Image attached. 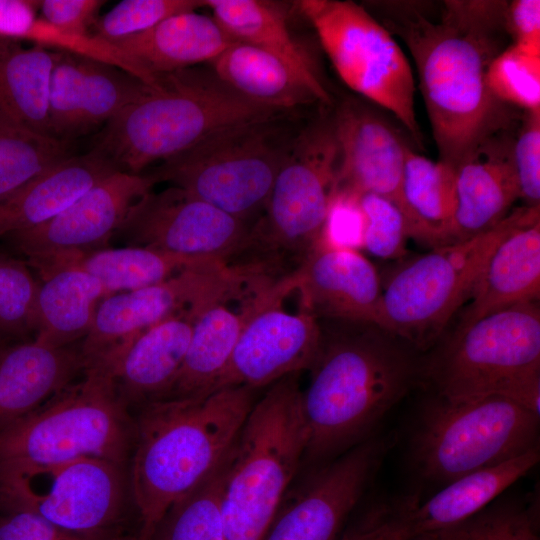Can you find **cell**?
Returning a JSON list of instances; mask_svg holds the SVG:
<instances>
[{
    "label": "cell",
    "instance_id": "43",
    "mask_svg": "<svg viewBox=\"0 0 540 540\" xmlns=\"http://www.w3.org/2000/svg\"><path fill=\"white\" fill-rule=\"evenodd\" d=\"M85 59L61 52L54 66L48 104L49 132L54 138L77 133V93L84 73Z\"/></svg>",
    "mask_w": 540,
    "mask_h": 540
},
{
    "label": "cell",
    "instance_id": "22",
    "mask_svg": "<svg viewBox=\"0 0 540 540\" xmlns=\"http://www.w3.org/2000/svg\"><path fill=\"white\" fill-rule=\"evenodd\" d=\"M510 127L485 138L455 167L451 244L493 229L520 198Z\"/></svg>",
    "mask_w": 540,
    "mask_h": 540
},
{
    "label": "cell",
    "instance_id": "50",
    "mask_svg": "<svg viewBox=\"0 0 540 540\" xmlns=\"http://www.w3.org/2000/svg\"><path fill=\"white\" fill-rule=\"evenodd\" d=\"M77 540H92V539H88V538H83V537H79Z\"/></svg>",
    "mask_w": 540,
    "mask_h": 540
},
{
    "label": "cell",
    "instance_id": "35",
    "mask_svg": "<svg viewBox=\"0 0 540 540\" xmlns=\"http://www.w3.org/2000/svg\"><path fill=\"white\" fill-rule=\"evenodd\" d=\"M234 447L235 444L197 486L166 511L147 540H225L222 495Z\"/></svg>",
    "mask_w": 540,
    "mask_h": 540
},
{
    "label": "cell",
    "instance_id": "10",
    "mask_svg": "<svg viewBox=\"0 0 540 540\" xmlns=\"http://www.w3.org/2000/svg\"><path fill=\"white\" fill-rule=\"evenodd\" d=\"M340 150L332 116L316 119L289 142L267 204L243 252L301 262L318 245L337 189ZM301 264V263H300Z\"/></svg>",
    "mask_w": 540,
    "mask_h": 540
},
{
    "label": "cell",
    "instance_id": "38",
    "mask_svg": "<svg viewBox=\"0 0 540 540\" xmlns=\"http://www.w3.org/2000/svg\"><path fill=\"white\" fill-rule=\"evenodd\" d=\"M66 157L59 139L0 123V200Z\"/></svg>",
    "mask_w": 540,
    "mask_h": 540
},
{
    "label": "cell",
    "instance_id": "25",
    "mask_svg": "<svg viewBox=\"0 0 540 540\" xmlns=\"http://www.w3.org/2000/svg\"><path fill=\"white\" fill-rule=\"evenodd\" d=\"M225 84L249 100L286 111L301 105L332 103L324 81L312 79L281 57L234 41L210 63Z\"/></svg>",
    "mask_w": 540,
    "mask_h": 540
},
{
    "label": "cell",
    "instance_id": "47",
    "mask_svg": "<svg viewBox=\"0 0 540 540\" xmlns=\"http://www.w3.org/2000/svg\"><path fill=\"white\" fill-rule=\"evenodd\" d=\"M106 1L99 0H44L37 1L41 18L52 25L76 34H89L97 20V13Z\"/></svg>",
    "mask_w": 540,
    "mask_h": 540
},
{
    "label": "cell",
    "instance_id": "46",
    "mask_svg": "<svg viewBox=\"0 0 540 540\" xmlns=\"http://www.w3.org/2000/svg\"><path fill=\"white\" fill-rule=\"evenodd\" d=\"M27 509L0 510V540H77Z\"/></svg>",
    "mask_w": 540,
    "mask_h": 540
},
{
    "label": "cell",
    "instance_id": "4",
    "mask_svg": "<svg viewBox=\"0 0 540 540\" xmlns=\"http://www.w3.org/2000/svg\"><path fill=\"white\" fill-rule=\"evenodd\" d=\"M284 112L239 94L211 68L193 66L146 83L141 95L107 122L94 149L118 170L139 174L221 130L275 121Z\"/></svg>",
    "mask_w": 540,
    "mask_h": 540
},
{
    "label": "cell",
    "instance_id": "30",
    "mask_svg": "<svg viewBox=\"0 0 540 540\" xmlns=\"http://www.w3.org/2000/svg\"><path fill=\"white\" fill-rule=\"evenodd\" d=\"M255 302L256 299L241 313L229 310L223 303L189 310L194 315L189 346L182 366L163 399L196 398L212 392Z\"/></svg>",
    "mask_w": 540,
    "mask_h": 540
},
{
    "label": "cell",
    "instance_id": "27",
    "mask_svg": "<svg viewBox=\"0 0 540 540\" xmlns=\"http://www.w3.org/2000/svg\"><path fill=\"white\" fill-rule=\"evenodd\" d=\"M540 296V219L518 227L495 248L474 285L456 330Z\"/></svg>",
    "mask_w": 540,
    "mask_h": 540
},
{
    "label": "cell",
    "instance_id": "31",
    "mask_svg": "<svg viewBox=\"0 0 540 540\" xmlns=\"http://www.w3.org/2000/svg\"><path fill=\"white\" fill-rule=\"evenodd\" d=\"M107 296L102 283L79 268L64 267L52 272L39 287L34 340L49 347L82 341L100 302Z\"/></svg>",
    "mask_w": 540,
    "mask_h": 540
},
{
    "label": "cell",
    "instance_id": "17",
    "mask_svg": "<svg viewBox=\"0 0 540 540\" xmlns=\"http://www.w3.org/2000/svg\"><path fill=\"white\" fill-rule=\"evenodd\" d=\"M250 229L247 222L171 186L136 200L113 237L130 246L229 264L245 249Z\"/></svg>",
    "mask_w": 540,
    "mask_h": 540
},
{
    "label": "cell",
    "instance_id": "16",
    "mask_svg": "<svg viewBox=\"0 0 540 540\" xmlns=\"http://www.w3.org/2000/svg\"><path fill=\"white\" fill-rule=\"evenodd\" d=\"M245 276L227 264L188 268L149 287L105 297L81 342L86 364L184 309L222 303L241 293Z\"/></svg>",
    "mask_w": 540,
    "mask_h": 540
},
{
    "label": "cell",
    "instance_id": "24",
    "mask_svg": "<svg viewBox=\"0 0 540 540\" xmlns=\"http://www.w3.org/2000/svg\"><path fill=\"white\" fill-rule=\"evenodd\" d=\"M81 342L49 347L30 340L0 346V432L44 405L84 372Z\"/></svg>",
    "mask_w": 540,
    "mask_h": 540
},
{
    "label": "cell",
    "instance_id": "42",
    "mask_svg": "<svg viewBox=\"0 0 540 540\" xmlns=\"http://www.w3.org/2000/svg\"><path fill=\"white\" fill-rule=\"evenodd\" d=\"M357 196L364 220L363 247L380 258L403 255L406 239L411 237V232L400 208L376 194Z\"/></svg>",
    "mask_w": 540,
    "mask_h": 540
},
{
    "label": "cell",
    "instance_id": "12",
    "mask_svg": "<svg viewBox=\"0 0 540 540\" xmlns=\"http://www.w3.org/2000/svg\"><path fill=\"white\" fill-rule=\"evenodd\" d=\"M273 122L221 130L150 172L247 222L263 212L289 144L278 142Z\"/></svg>",
    "mask_w": 540,
    "mask_h": 540
},
{
    "label": "cell",
    "instance_id": "21",
    "mask_svg": "<svg viewBox=\"0 0 540 540\" xmlns=\"http://www.w3.org/2000/svg\"><path fill=\"white\" fill-rule=\"evenodd\" d=\"M303 311L316 319L372 323L379 319L382 291L375 267L354 249L318 243L289 275Z\"/></svg>",
    "mask_w": 540,
    "mask_h": 540
},
{
    "label": "cell",
    "instance_id": "49",
    "mask_svg": "<svg viewBox=\"0 0 540 540\" xmlns=\"http://www.w3.org/2000/svg\"><path fill=\"white\" fill-rule=\"evenodd\" d=\"M37 7V1L0 0V37L19 41L22 29Z\"/></svg>",
    "mask_w": 540,
    "mask_h": 540
},
{
    "label": "cell",
    "instance_id": "18",
    "mask_svg": "<svg viewBox=\"0 0 540 540\" xmlns=\"http://www.w3.org/2000/svg\"><path fill=\"white\" fill-rule=\"evenodd\" d=\"M277 284L262 290L227 366L212 392L231 386L266 388L294 373L310 370L320 352L322 330L313 315L284 311Z\"/></svg>",
    "mask_w": 540,
    "mask_h": 540
},
{
    "label": "cell",
    "instance_id": "33",
    "mask_svg": "<svg viewBox=\"0 0 540 540\" xmlns=\"http://www.w3.org/2000/svg\"><path fill=\"white\" fill-rule=\"evenodd\" d=\"M235 40L267 50L306 76L324 81L312 53L291 34L284 11L265 0H203Z\"/></svg>",
    "mask_w": 540,
    "mask_h": 540
},
{
    "label": "cell",
    "instance_id": "7",
    "mask_svg": "<svg viewBox=\"0 0 540 540\" xmlns=\"http://www.w3.org/2000/svg\"><path fill=\"white\" fill-rule=\"evenodd\" d=\"M421 371L442 397L499 396L539 415L538 303L516 304L456 330Z\"/></svg>",
    "mask_w": 540,
    "mask_h": 540
},
{
    "label": "cell",
    "instance_id": "45",
    "mask_svg": "<svg viewBox=\"0 0 540 540\" xmlns=\"http://www.w3.org/2000/svg\"><path fill=\"white\" fill-rule=\"evenodd\" d=\"M364 220L358 196L336 190L326 216L319 243L354 249L363 246Z\"/></svg>",
    "mask_w": 540,
    "mask_h": 540
},
{
    "label": "cell",
    "instance_id": "40",
    "mask_svg": "<svg viewBox=\"0 0 540 540\" xmlns=\"http://www.w3.org/2000/svg\"><path fill=\"white\" fill-rule=\"evenodd\" d=\"M486 81L500 102L523 112H540V56L511 43L492 60Z\"/></svg>",
    "mask_w": 540,
    "mask_h": 540
},
{
    "label": "cell",
    "instance_id": "13",
    "mask_svg": "<svg viewBox=\"0 0 540 540\" xmlns=\"http://www.w3.org/2000/svg\"><path fill=\"white\" fill-rule=\"evenodd\" d=\"M127 482L123 464L98 457L0 467V510L27 509L69 534L106 540Z\"/></svg>",
    "mask_w": 540,
    "mask_h": 540
},
{
    "label": "cell",
    "instance_id": "19",
    "mask_svg": "<svg viewBox=\"0 0 540 540\" xmlns=\"http://www.w3.org/2000/svg\"><path fill=\"white\" fill-rule=\"evenodd\" d=\"M539 459V447H536L453 481L424 500L414 493L372 503L365 512V538L411 540L457 523L506 492L534 468Z\"/></svg>",
    "mask_w": 540,
    "mask_h": 540
},
{
    "label": "cell",
    "instance_id": "3",
    "mask_svg": "<svg viewBox=\"0 0 540 540\" xmlns=\"http://www.w3.org/2000/svg\"><path fill=\"white\" fill-rule=\"evenodd\" d=\"M258 390L231 386L140 407L128 478L139 520L136 540H147L166 511L230 451Z\"/></svg>",
    "mask_w": 540,
    "mask_h": 540
},
{
    "label": "cell",
    "instance_id": "48",
    "mask_svg": "<svg viewBox=\"0 0 540 540\" xmlns=\"http://www.w3.org/2000/svg\"><path fill=\"white\" fill-rule=\"evenodd\" d=\"M506 26L515 46L524 52L540 56V1L507 2Z\"/></svg>",
    "mask_w": 540,
    "mask_h": 540
},
{
    "label": "cell",
    "instance_id": "26",
    "mask_svg": "<svg viewBox=\"0 0 540 540\" xmlns=\"http://www.w3.org/2000/svg\"><path fill=\"white\" fill-rule=\"evenodd\" d=\"M116 171L95 149L60 160L0 200V239L51 220Z\"/></svg>",
    "mask_w": 540,
    "mask_h": 540
},
{
    "label": "cell",
    "instance_id": "5",
    "mask_svg": "<svg viewBox=\"0 0 540 540\" xmlns=\"http://www.w3.org/2000/svg\"><path fill=\"white\" fill-rule=\"evenodd\" d=\"M299 375L266 387L241 428L222 495L225 540H262L304 463Z\"/></svg>",
    "mask_w": 540,
    "mask_h": 540
},
{
    "label": "cell",
    "instance_id": "39",
    "mask_svg": "<svg viewBox=\"0 0 540 540\" xmlns=\"http://www.w3.org/2000/svg\"><path fill=\"white\" fill-rule=\"evenodd\" d=\"M39 287L26 262L0 254V346L34 340Z\"/></svg>",
    "mask_w": 540,
    "mask_h": 540
},
{
    "label": "cell",
    "instance_id": "14",
    "mask_svg": "<svg viewBox=\"0 0 540 540\" xmlns=\"http://www.w3.org/2000/svg\"><path fill=\"white\" fill-rule=\"evenodd\" d=\"M394 442L393 433L374 435L311 466L287 491L262 540H339Z\"/></svg>",
    "mask_w": 540,
    "mask_h": 540
},
{
    "label": "cell",
    "instance_id": "6",
    "mask_svg": "<svg viewBox=\"0 0 540 540\" xmlns=\"http://www.w3.org/2000/svg\"><path fill=\"white\" fill-rule=\"evenodd\" d=\"M539 418L499 396L453 400L431 393L410 427L408 467L419 482L439 489L539 447Z\"/></svg>",
    "mask_w": 540,
    "mask_h": 540
},
{
    "label": "cell",
    "instance_id": "44",
    "mask_svg": "<svg viewBox=\"0 0 540 540\" xmlns=\"http://www.w3.org/2000/svg\"><path fill=\"white\" fill-rule=\"evenodd\" d=\"M514 136L513 165L520 198L526 206H540V112H523Z\"/></svg>",
    "mask_w": 540,
    "mask_h": 540
},
{
    "label": "cell",
    "instance_id": "28",
    "mask_svg": "<svg viewBox=\"0 0 540 540\" xmlns=\"http://www.w3.org/2000/svg\"><path fill=\"white\" fill-rule=\"evenodd\" d=\"M234 41L213 17L195 10L172 15L142 33L109 42L155 78L210 63Z\"/></svg>",
    "mask_w": 540,
    "mask_h": 540
},
{
    "label": "cell",
    "instance_id": "41",
    "mask_svg": "<svg viewBox=\"0 0 540 540\" xmlns=\"http://www.w3.org/2000/svg\"><path fill=\"white\" fill-rule=\"evenodd\" d=\"M203 6L197 0H123L93 24V35L115 41L142 33L164 19Z\"/></svg>",
    "mask_w": 540,
    "mask_h": 540
},
{
    "label": "cell",
    "instance_id": "15",
    "mask_svg": "<svg viewBox=\"0 0 540 540\" xmlns=\"http://www.w3.org/2000/svg\"><path fill=\"white\" fill-rule=\"evenodd\" d=\"M157 183L151 172L116 171L51 220L2 239L44 279L81 255L105 248L134 202Z\"/></svg>",
    "mask_w": 540,
    "mask_h": 540
},
{
    "label": "cell",
    "instance_id": "8",
    "mask_svg": "<svg viewBox=\"0 0 540 540\" xmlns=\"http://www.w3.org/2000/svg\"><path fill=\"white\" fill-rule=\"evenodd\" d=\"M135 422L120 400L111 372L100 360L83 377L0 432V467L44 465L79 457L125 463Z\"/></svg>",
    "mask_w": 540,
    "mask_h": 540
},
{
    "label": "cell",
    "instance_id": "37",
    "mask_svg": "<svg viewBox=\"0 0 540 540\" xmlns=\"http://www.w3.org/2000/svg\"><path fill=\"white\" fill-rule=\"evenodd\" d=\"M145 85L118 67L86 58L77 94V132L111 120L141 95Z\"/></svg>",
    "mask_w": 540,
    "mask_h": 540
},
{
    "label": "cell",
    "instance_id": "29",
    "mask_svg": "<svg viewBox=\"0 0 540 540\" xmlns=\"http://www.w3.org/2000/svg\"><path fill=\"white\" fill-rule=\"evenodd\" d=\"M60 54L0 37V123L51 136L49 89Z\"/></svg>",
    "mask_w": 540,
    "mask_h": 540
},
{
    "label": "cell",
    "instance_id": "9",
    "mask_svg": "<svg viewBox=\"0 0 540 540\" xmlns=\"http://www.w3.org/2000/svg\"><path fill=\"white\" fill-rule=\"evenodd\" d=\"M540 219V206L512 210L493 229L437 248L416 259L382 293L378 324L406 344L424 348L470 296L497 245L520 226Z\"/></svg>",
    "mask_w": 540,
    "mask_h": 540
},
{
    "label": "cell",
    "instance_id": "1",
    "mask_svg": "<svg viewBox=\"0 0 540 540\" xmlns=\"http://www.w3.org/2000/svg\"><path fill=\"white\" fill-rule=\"evenodd\" d=\"M378 20L416 65L439 161L456 167L490 135L509 128L508 105L489 90L492 60L507 46L505 1L377 2Z\"/></svg>",
    "mask_w": 540,
    "mask_h": 540
},
{
    "label": "cell",
    "instance_id": "11",
    "mask_svg": "<svg viewBox=\"0 0 540 540\" xmlns=\"http://www.w3.org/2000/svg\"><path fill=\"white\" fill-rule=\"evenodd\" d=\"M343 82L392 113L420 143L411 66L393 35L353 1H297Z\"/></svg>",
    "mask_w": 540,
    "mask_h": 540
},
{
    "label": "cell",
    "instance_id": "34",
    "mask_svg": "<svg viewBox=\"0 0 540 540\" xmlns=\"http://www.w3.org/2000/svg\"><path fill=\"white\" fill-rule=\"evenodd\" d=\"M217 263L224 262L142 246H127L105 247L85 253L65 267H76L93 275L111 295L159 284L188 268Z\"/></svg>",
    "mask_w": 540,
    "mask_h": 540
},
{
    "label": "cell",
    "instance_id": "2",
    "mask_svg": "<svg viewBox=\"0 0 540 540\" xmlns=\"http://www.w3.org/2000/svg\"><path fill=\"white\" fill-rule=\"evenodd\" d=\"M322 327L311 381L302 391L304 462L318 465L366 441L409 392L421 367L408 344L372 323Z\"/></svg>",
    "mask_w": 540,
    "mask_h": 540
},
{
    "label": "cell",
    "instance_id": "32",
    "mask_svg": "<svg viewBox=\"0 0 540 540\" xmlns=\"http://www.w3.org/2000/svg\"><path fill=\"white\" fill-rule=\"evenodd\" d=\"M402 192L413 237L433 248L451 244L455 168L405 148Z\"/></svg>",
    "mask_w": 540,
    "mask_h": 540
},
{
    "label": "cell",
    "instance_id": "20",
    "mask_svg": "<svg viewBox=\"0 0 540 540\" xmlns=\"http://www.w3.org/2000/svg\"><path fill=\"white\" fill-rule=\"evenodd\" d=\"M332 119L340 150L336 190L390 200L405 215L413 237L402 192L407 143L382 117L352 100L341 103Z\"/></svg>",
    "mask_w": 540,
    "mask_h": 540
},
{
    "label": "cell",
    "instance_id": "23",
    "mask_svg": "<svg viewBox=\"0 0 540 540\" xmlns=\"http://www.w3.org/2000/svg\"><path fill=\"white\" fill-rule=\"evenodd\" d=\"M193 322V313L182 311L93 360L108 366L116 392L128 410L165 397L184 361Z\"/></svg>",
    "mask_w": 540,
    "mask_h": 540
},
{
    "label": "cell",
    "instance_id": "36",
    "mask_svg": "<svg viewBox=\"0 0 540 540\" xmlns=\"http://www.w3.org/2000/svg\"><path fill=\"white\" fill-rule=\"evenodd\" d=\"M536 503L501 494L471 516L411 540H540Z\"/></svg>",
    "mask_w": 540,
    "mask_h": 540
}]
</instances>
